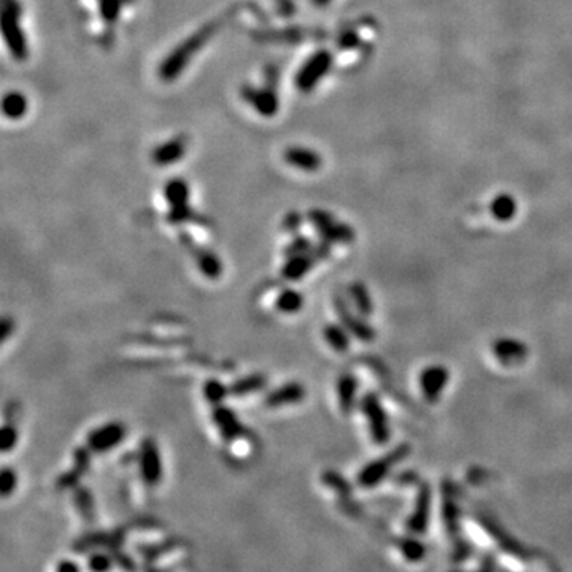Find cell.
Here are the masks:
<instances>
[{
	"label": "cell",
	"instance_id": "cell-25",
	"mask_svg": "<svg viewBox=\"0 0 572 572\" xmlns=\"http://www.w3.org/2000/svg\"><path fill=\"white\" fill-rule=\"evenodd\" d=\"M266 386V377L262 374H252L243 378L235 380L234 383L229 386L232 396H247L249 393L259 391Z\"/></svg>",
	"mask_w": 572,
	"mask_h": 572
},
{
	"label": "cell",
	"instance_id": "cell-12",
	"mask_svg": "<svg viewBox=\"0 0 572 572\" xmlns=\"http://www.w3.org/2000/svg\"><path fill=\"white\" fill-rule=\"evenodd\" d=\"M335 312H337L342 325L345 326V330L348 332H352L353 335H357L359 340L369 342L376 337V331H374V327L367 325L366 321L354 317V315L350 312V308L345 305L344 301L335 299Z\"/></svg>",
	"mask_w": 572,
	"mask_h": 572
},
{
	"label": "cell",
	"instance_id": "cell-36",
	"mask_svg": "<svg viewBox=\"0 0 572 572\" xmlns=\"http://www.w3.org/2000/svg\"><path fill=\"white\" fill-rule=\"evenodd\" d=\"M18 442V431L13 425H5L2 428V437H0V444H2V452L9 453L15 449Z\"/></svg>",
	"mask_w": 572,
	"mask_h": 572
},
{
	"label": "cell",
	"instance_id": "cell-10",
	"mask_svg": "<svg viewBox=\"0 0 572 572\" xmlns=\"http://www.w3.org/2000/svg\"><path fill=\"white\" fill-rule=\"evenodd\" d=\"M491 350L495 358L504 366L522 364L528 357V347L525 345V342L512 337H501L495 340Z\"/></svg>",
	"mask_w": 572,
	"mask_h": 572
},
{
	"label": "cell",
	"instance_id": "cell-39",
	"mask_svg": "<svg viewBox=\"0 0 572 572\" xmlns=\"http://www.w3.org/2000/svg\"><path fill=\"white\" fill-rule=\"evenodd\" d=\"M301 223H302V218H301V215L298 212L288 213L285 216V220H284L285 231L286 232H296V231H298V228L301 226Z\"/></svg>",
	"mask_w": 572,
	"mask_h": 572
},
{
	"label": "cell",
	"instance_id": "cell-23",
	"mask_svg": "<svg viewBox=\"0 0 572 572\" xmlns=\"http://www.w3.org/2000/svg\"><path fill=\"white\" fill-rule=\"evenodd\" d=\"M430 488L426 485L422 486V490L418 493V503H417V510L415 514L410 518V529L413 531H423L426 528V523H428V515H430Z\"/></svg>",
	"mask_w": 572,
	"mask_h": 572
},
{
	"label": "cell",
	"instance_id": "cell-27",
	"mask_svg": "<svg viewBox=\"0 0 572 572\" xmlns=\"http://www.w3.org/2000/svg\"><path fill=\"white\" fill-rule=\"evenodd\" d=\"M350 296L353 299L354 307H357V310L363 315V317H369V315H372L374 312L372 298L363 284H353L350 286Z\"/></svg>",
	"mask_w": 572,
	"mask_h": 572
},
{
	"label": "cell",
	"instance_id": "cell-15",
	"mask_svg": "<svg viewBox=\"0 0 572 572\" xmlns=\"http://www.w3.org/2000/svg\"><path fill=\"white\" fill-rule=\"evenodd\" d=\"M212 418L215 425L218 426V430L221 432V436L225 437V440H234L240 437L243 434V426L239 423V418L235 413L228 409L225 405H215L213 413H212Z\"/></svg>",
	"mask_w": 572,
	"mask_h": 572
},
{
	"label": "cell",
	"instance_id": "cell-5",
	"mask_svg": "<svg viewBox=\"0 0 572 572\" xmlns=\"http://www.w3.org/2000/svg\"><path fill=\"white\" fill-rule=\"evenodd\" d=\"M308 220L317 228L321 239L330 243H352L354 239V231L345 225V223H337L331 213L325 210L315 208L308 212Z\"/></svg>",
	"mask_w": 572,
	"mask_h": 572
},
{
	"label": "cell",
	"instance_id": "cell-35",
	"mask_svg": "<svg viewBox=\"0 0 572 572\" xmlns=\"http://www.w3.org/2000/svg\"><path fill=\"white\" fill-rule=\"evenodd\" d=\"M111 556H113V561H115L116 566L121 568L123 571H126V572H135L137 571L135 561L128 554H124V551L120 547L111 549Z\"/></svg>",
	"mask_w": 572,
	"mask_h": 572
},
{
	"label": "cell",
	"instance_id": "cell-31",
	"mask_svg": "<svg viewBox=\"0 0 572 572\" xmlns=\"http://www.w3.org/2000/svg\"><path fill=\"white\" fill-rule=\"evenodd\" d=\"M175 545H176L175 541H166L155 545H142V547H139L137 550H139V554L145 558V561L151 563L153 560H156V558L172 551L175 549Z\"/></svg>",
	"mask_w": 572,
	"mask_h": 572
},
{
	"label": "cell",
	"instance_id": "cell-7",
	"mask_svg": "<svg viewBox=\"0 0 572 572\" xmlns=\"http://www.w3.org/2000/svg\"><path fill=\"white\" fill-rule=\"evenodd\" d=\"M126 437V428L120 422L107 423L94 430L88 436V449L94 453H105L120 445Z\"/></svg>",
	"mask_w": 572,
	"mask_h": 572
},
{
	"label": "cell",
	"instance_id": "cell-40",
	"mask_svg": "<svg viewBox=\"0 0 572 572\" xmlns=\"http://www.w3.org/2000/svg\"><path fill=\"white\" fill-rule=\"evenodd\" d=\"M56 572H80V568H78V564L72 560H62L59 561Z\"/></svg>",
	"mask_w": 572,
	"mask_h": 572
},
{
	"label": "cell",
	"instance_id": "cell-38",
	"mask_svg": "<svg viewBox=\"0 0 572 572\" xmlns=\"http://www.w3.org/2000/svg\"><path fill=\"white\" fill-rule=\"evenodd\" d=\"M337 43H339L340 48L352 50V48H354V47H357V45L359 43V35H358L354 30H347V32H344V34H342V35L339 37Z\"/></svg>",
	"mask_w": 572,
	"mask_h": 572
},
{
	"label": "cell",
	"instance_id": "cell-32",
	"mask_svg": "<svg viewBox=\"0 0 572 572\" xmlns=\"http://www.w3.org/2000/svg\"><path fill=\"white\" fill-rule=\"evenodd\" d=\"M113 556H110L107 554H101V551H96V554L91 555L86 561V566L91 572H110L113 569Z\"/></svg>",
	"mask_w": 572,
	"mask_h": 572
},
{
	"label": "cell",
	"instance_id": "cell-16",
	"mask_svg": "<svg viewBox=\"0 0 572 572\" xmlns=\"http://www.w3.org/2000/svg\"><path fill=\"white\" fill-rule=\"evenodd\" d=\"M305 396V390L304 386L298 381H291V383H286L284 386L277 388V390H274L272 393H269L266 396V405L272 407H281V405H288V404H298L301 403L302 399Z\"/></svg>",
	"mask_w": 572,
	"mask_h": 572
},
{
	"label": "cell",
	"instance_id": "cell-30",
	"mask_svg": "<svg viewBox=\"0 0 572 572\" xmlns=\"http://www.w3.org/2000/svg\"><path fill=\"white\" fill-rule=\"evenodd\" d=\"M75 503H77L78 512H80V515L84 518V522L93 523L96 512H94V501H93V496H91V493L88 490L80 488L75 493Z\"/></svg>",
	"mask_w": 572,
	"mask_h": 572
},
{
	"label": "cell",
	"instance_id": "cell-4",
	"mask_svg": "<svg viewBox=\"0 0 572 572\" xmlns=\"http://www.w3.org/2000/svg\"><path fill=\"white\" fill-rule=\"evenodd\" d=\"M409 453H410L409 444H400L398 449H394L383 458H378L376 461L364 466L358 476L359 486H363V488H374V486H377L381 480L388 476L391 466L403 461Z\"/></svg>",
	"mask_w": 572,
	"mask_h": 572
},
{
	"label": "cell",
	"instance_id": "cell-28",
	"mask_svg": "<svg viewBox=\"0 0 572 572\" xmlns=\"http://www.w3.org/2000/svg\"><path fill=\"white\" fill-rule=\"evenodd\" d=\"M4 113L11 120H19L28 110V101L21 93H10L4 97Z\"/></svg>",
	"mask_w": 572,
	"mask_h": 572
},
{
	"label": "cell",
	"instance_id": "cell-34",
	"mask_svg": "<svg viewBox=\"0 0 572 572\" xmlns=\"http://www.w3.org/2000/svg\"><path fill=\"white\" fill-rule=\"evenodd\" d=\"M18 477L16 472L10 468H4L2 474H0V491H2L4 498H9L13 491L16 490Z\"/></svg>",
	"mask_w": 572,
	"mask_h": 572
},
{
	"label": "cell",
	"instance_id": "cell-1",
	"mask_svg": "<svg viewBox=\"0 0 572 572\" xmlns=\"http://www.w3.org/2000/svg\"><path fill=\"white\" fill-rule=\"evenodd\" d=\"M223 23H225V18H220V19H215V21H212V23H207L206 26H202L199 30H196L193 35H189L185 42L180 43L172 52H170V55L164 59L161 67H159V75L162 80L174 82L175 78L186 69L188 62L197 55V51H199L203 45H206L210 38L213 37L215 32H218Z\"/></svg>",
	"mask_w": 572,
	"mask_h": 572
},
{
	"label": "cell",
	"instance_id": "cell-19",
	"mask_svg": "<svg viewBox=\"0 0 572 572\" xmlns=\"http://www.w3.org/2000/svg\"><path fill=\"white\" fill-rule=\"evenodd\" d=\"M185 142L181 139H172L170 142H166L157 147L153 151V161L157 166H170L176 161H180L183 156H185Z\"/></svg>",
	"mask_w": 572,
	"mask_h": 572
},
{
	"label": "cell",
	"instance_id": "cell-43",
	"mask_svg": "<svg viewBox=\"0 0 572 572\" xmlns=\"http://www.w3.org/2000/svg\"><path fill=\"white\" fill-rule=\"evenodd\" d=\"M170 571H172V569H155L153 568V569H150L148 572H170Z\"/></svg>",
	"mask_w": 572,
	"mask_h": 572
},
{
	"label": "cell",
	"instance_id": "cell-17",
	"mask_svg": "<svg viewBox=\"0 0 572 572\" xmlns=\"http://www.w3.org/2000/svg\"><path fill=\"white\" fill-rule=\"evenodd\" d=\"M183 239H185V242H183V243H185V245L189 249L193 248V254L196 258V262H197V267H199V271L208 279H218L220 275L223 274V264H221V259L218 258V256L213 254L212 252H207V249L194 248V245L191 243V240H188L186 237H183Z\"/></svg>",
	"mask_w": 572,
	"mask_h": 572
},
{
	"label": "cell",
	"instance_id": "cell-22",
	"mask_svg": "<svg viewBox=\"0 0 572 572\" xmlns=\"http://www.w3.org/2000/svg\"><path fill=\"white\" fill-rule=\"evenodd\" d=\"M164 196H166L167 202L170 203V208L188 207V201H189L188 183L181 179L170 180L167 185L164 186Z\"/></svg>",
	"mask_w": 572,
	"mask_h": 572
},
{
	"label": "cell",
	"instance_id": "cell-3",
	"mask_svg": "<svg viewBox=\"0 0 572 572\" xmlns=\"http://www.w3.org/2000/svg\"><path fill=\"white\" fill-rule=\"evenodd\" d=\"M332 55L326 50H320L307 59L296 77V86L301 93H312L315 86L323 80L327 72L331 70Z\"/></svg>",
	"mask_w": 572,
	"mask_h": 572
},
{
	"label": "cell",
	"instance_id": "cell-9",
	"mask_svg": "<svg viewBox=\"0 0 572 572\" xmlns=\"http://www.w3.org/2000/svg\"><path fill=\"white\" fill-rule=\"evenodd\" d=\"M449 371L440 364L428 366L420 374V386H422L423 396L428 403H437L440 394L449 383Z\"/></svg>",
	"mask_w": 572,
	"mask_h": 572
},
{
	"label": "cell",
	"instance_id": "cell-20",
	"mask_svg": "<svg viewBox=\"0 0 572 572\" xmlns=\"http://www.w3.org/2000/svg\"><path fill=\"white\" fill-rule=\"evenodd\" d=\"M358 391V380L353 374H344L337 381V398L340 410L344 413H350L354 407Z\"/></svg>",
	"mask_w": 572,
	"mask_h": 572
},
{
	"label": "cell",
	"instance_id": "cell-26",
	"mask_svg": "<svg viewBox=\"0 0 572 572\" xmlns=\"http://www.w3.org/2000/svg\"><path fill=\"white\" fill-rule=\"evenodd\" d=\"M323 335L327 344H330L335 352L340 353L347 352L348 347H350V335H348L345 326H339L334 323L326 325L323 330Z\"/></svg>",
	"mask_w": 572,
	"mask_h": 572
},
{
	"label": "cell",
	"instance_id": "cell-24",
	"mask_svg": "<svg viewBox=\"0 0 572 572\" xmlns=\"http://www.w3.org/2000/svg\"><path fill=\"white\" fill-rule=\"evenodd\" d=\"M275 307L281 313H298L304 307V298L299 291H296L293 288H286L277 296V301H275Z\"/></svg>",
	"mask_w": 572,
	"mask_h": 572
},
{
	"label": "cell",
	"instance_id": "cell-8",
	"mask_svg": "<svg viewBox=\"0 0 572 572\" xmlns=\"http://www.w3.org/2000/svg\"><path fill=\"white\" fill-rule=\"evenodd\" d=\"M140 474L143 482L150 486H156L162 478L161 453L151 439H145L140 447Z\"/></svg>",
	"mask_w": 572,
	"mask_h": 572
},
{
	"label": "cell",
	"instance_id": "cell-14",
	"mask_svg": "<svg viewBox=\"0 0 572 572\" xmlns=\"http://www.w3.org/2000/svg\"><path fill=\"white\" fill-rule=\"evenodd\" d=\"M285 161L289 166L304 170V172H317L323 164V159L317 151L305 147H289L285 151Z\"/></svg>",
	"mask_w": 572,
	"mask_h": 572
},
{
	"label": "cell",
	"instance_id": "cell-18",
	"mask_svg": "<svg viewBox=\"0 0 572 572\" xmlns=\"http://www.w3.org/2000/svg\"><path fill=\"white\" fill-rule=\"evenodd\" d=\"M317 261L318 259L315 258V254L312 252L307 254L291 256V258H288V261L285 262L284 269H281V277L288 281H298L310 272V269Z\"/></svg>",
	"mask_w": 572,
	"mask_h": 572
},
{
	"label": "cell",
	"instance_id": "cell-6",
	"mask_svg": "<svg viewBox=\"0 0 572 572\" xmlns=\"http://www.w3.org/2000/svg\"><path fill=\"white\" fill-rule=\"evenodd\" d=\"M361 410L367 418L369 431L372 440L376 444H386L390 439V425H388V417L383 410V405L380 404V399L376 393H366L361 399Z\"/></svg>",
	"mask_w": 572,
	"mask_h": 572
},
{
	"label": "cell",
	"instance_id": "cell-11",
	"mask_svg": "<svg viewBox=\"0 0 572 572\" xmlns=\"http://www.w3.org/2000/svg\"><path fill=\"white\" fill-rule=\"evenodd\" d=\"M243 99L252 103L254 110L262 116H274L279 110V101L271 88H252L247 86L242 91Z\"/></svg>",
	"mask_w": 572,
	"mask_h": 572
},
{
	"label": "cell",
	"instance_id": "cell-41",
	"mask_svg": "<svg viewBox=\"0 0 572 572\" xmlns=\"http://www.w3.org/2000/svg\"><path fill=\"white\" fill-rule=\"evenodd\" d=\"M11 327H13V321L9 317H5L2 320V340H6V337H9V334L11 332Z\"/></svg>",
	"mask_w": 572,
	"mask_h": 572
},
{
	"label": "cell",
	"instance_id": "cell-21",
	"mask_svg": "<svg viewBox=\"0 0 572 572\" xmlns=\"http://www.w3.org/2000/svg\"><path fill=\"white\" fill-rule=\"evenodd\" d=\"M490 212L493 215V218L498 221H501V223L510 221L517 213L515 197L510 194H505V193L498 194L490 203Z\"/></svg>",
	"mask_w": 572,
	"mask_h": 572
},
{
	"label": "cell",
	"instance_id": "cell-13",
	"mask_svg": "<svg viewBox=\"0 0 572 572\" xmlns=\"http://www.w3.org/2000/svg\"><path fill=\"white\" fill-rule=\"evenodd\" d=\"M123 541H124L123 531L111 532V534H108V532H93V534L84 536L80 539V541L75 542L74 550L78 551V554H84V551L102 549V547H107L111 550V549L121 547Z\"/></svg>",
	"mask_w": 572,
	"mask_h": 572
},
{
	"label": "cell",
	"instance_id": "cell-42",
	"mask_svg": "<svg viewBox=\"0 0 572 572\" xmlns=\"http://www.w3.org/2000/svg\"><path fill=\"white\" fill-rule=\"evenodd\" d=\"M330 2H331V0H313V4L318 5V6H325V5H327Z\"/></svg>",
	"mask_w": 572,
	"mask_h": 572
},
{
	"label": "cell",
	"instance_id": "cell-37",
	"mask_svg": "<svg viewBox=\"0 0 572 572\" xmlns=\"http://www.w3.org/2000/svg\"><path fill=\"white\" fill-rule=\"evenodd\" d=\"M403 551H404V555L409 558V560L417 561L418 558H422V555H423V545L415 541H405Z\"/></svg>",
	"mask_w": 572,
	"mask_h": 572
},
{
	"label": "cell",
	"instance_id": "cell-2",
	"mask_svg": "<svg viewBox=\"0 0 572 572\" xmlns=\"http://www.w3.org/2000/svg\"><path fill=\"white\" fill-rule=\"evenodd\" d=\"M2 35L16 61L28 59L29 48L21 29V5L18 0H2Z\"/></svg>",
	"mask_w": 572,
	"mask_h": 572
},
{
	"label": "cell",
	"instance_id": "cell-29",
	"mask_svg": "<svg viewBox=\"0 0 572 572\" xmlns=\"http://www.w3.org/2000/svg\"><path fill=\"white\" fill-rule=\"evenodd\" d=\"M229 394H231L229 386L221 383L220 380L210 378L206 381V383H203V396H206V399L210 404L220 405L223 400L229 396Z\"/></svg>",
	"mask_w": 572,
	"mask_h": 572
},
{
	"label": "cell",
	"instance_id": "cell-33",
	"mask_svg": "<svg viewBox=\"0 0 572 572\" xmlns=\"http://www.w3.org/2000/svg\"><path fill=\"white\" fill-rule=\"evenodd\" d=\"M312 242L310 239L307 237H302V235H298L293 242H289L286 248H285V254L288 258H291V256H298V254H307L312 252Z\"/></svg>",
	"mask_w": 572,
	"mask_h": 572
}]
</instances>
